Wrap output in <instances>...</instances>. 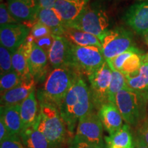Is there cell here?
<instances>
[{
  "instance_id": "ee69618b",
  "label": "cell",
  "mask_w": 148,
  "mask_h": 148,
  "mask_svg": "<svg viewBox=\"0 0 148 148\" xmlns=\"http://www.w3.org/2000/svg\"><path fill=\"white\" fill-rule=\"evenodd\" d=\"M139 1H148V0H139Z\"/></svg>"
},
{
  "instance_id": "7c38bea8",
  "label": "cell",
  "mask_w": 148,
  "mask_h": 148,
  "mask_svg": "<svg viewBox=\"0 0 148 148\" xmlns=\"http://www.w3.org/2000/svg\"><path fill=\"white\" fill-rule=\"evenodd\" d=\"M30 34V29L23 23L9 24L0 27L1 45L14 52Z\"/></svg>"
},
{
  "instance_id": "bcb514c9",
  "label": "cell",
  "mask_w": 148,
  "mask_h": 148,
  "mask_svg": "<svg viewBox=\"0 0 148 148\" xmlns=\"http://www.w3.org/2000/svg\"><path fill=\"white\" fill-rule=\"evenodd\" d=\"M57 148H62V147H57Z\"/></svg>"
},
{
  "instance_id": "4316f807",
  "label": "cell",
  "mask_w": 148,
  "mask_h": 148,
  "mask_svg": "<svg viewBox=\"0 0 148 148\" xmlns=\"http://www.w3.org/2000/svg\"><path fill=\"white\" fill-rule=\"evenodd\" d=\"M127 86L126 78L124 74L112 70V76L108 91V102L115 104V99L117 93Z\"/></svg>"
},
{
  "instance_id": "e0dca14e",
  "label": "cell",
  "mask_w": 148,
  "mask_h": 148,
  "mask_svg": "<svg viewBox=\"0 0 148 148\" xmlns=\"http://www.w3.org/2000/svg\"><path fill=\"white\" fill-rule=\"evenodd\" d=\"M105 130L112 134L123 127V119L114 103L108 102L97 111Z\"/></svg>"
},
{
  "instance_id": "277c9868",
  "label": "cell",
  "mask_w": 148,
  "mask_h": 148,
  "mask_svg": "<svg viewBox=\"0 0 148 148\" xmlns=\"http://www.w3.org/2000/svg\"><path fill=\"white\" fill-rule=\"evenodd\" d=\"M115 105L125 123L130 126H138L147 118V102L145 92L127 86L117 93Z\"/></svg>"
},
{
  "instance_id": "8992f818",
  "label": "cell",
  "mask_w": 148,
  "mask_h": 148,
  "mask_svg": "<svg viewBox=\"0 0 148 148\" xmlns=\"http://www.w3.org/2000/svg\"><path fill=\"white\" fill-rule=\"evenodd\" d=\"M101 49L95 46L82 47L72 44L71 66L78 73L89 77L106 62Z\"/></svg>"
},
{
  "instance_id": "44dd1931",
  "label": "cell",
  "mask_w": 148,
  "mask_h": 148,
  "mask_svg": "<svg viewBox=\"0 0 148 148\" xmlns=\"http://www.w3.org/2000/svg\"><path fill=\"white\" fill-rule=\"evenodd\" d=\"M0 119L3 120L11 135L19 136L23 131L20 104L1 106Z\"/></svg>"
},
{
  "instance_id": "603a6c76",
  "label": "cell",
  "mask_w": 148,
  "mask_h": 148,
  "mask_svg": "<svg viewBox=\"0 0 148 148\" xmlns=\"http://www.w3.org/2000/svg\"><path fill=\"white\" fill-rule=\"evenodd\" d=\"M63 36L73 45L82 47L95 46L101 48V42L97 36L79 29L66 27Z\"/></svg>"
},
{
  "instance_id": "1f68e13d",
  "label": "cell",
  "mask_w": 148,
  "mask_h": 148,
  "mask_svg": "<svg viewBox=\"0 0 148 148\" xmlns=\"http://www.w3.org/2000/svg\"><path fill=\"white\" fill-rule=\"evenodd\" d=\"M0 148H25L18 135H12L10 137L1 141Z\"/></svg>"
},
{
  "instance_id": "d6986e66",
  "label": "cell",
  "mask_w": 148,
  "mask_h": 148,
  "mask_svg": "<svg viewBox=\"0 0 148 148\" xmlns=\"http://www.w3.org/2000/svg\"><path fill=\"white\" fill-rule=\"evenodd\" d=\"M88 2L86 1H71L69 0H56L53 6L56 12L67 26L76 18Z\"/></svg>"
},
{
  "instance_id": "f6af8a7d",
  "label": "cell",
  "mask_w": 148,
  "mask_h": 148,
  "mask_svg": "<svg viewBox=\"0 0 148 148\" xmlns=\"http://www.w3.org/2000/svg\"><path fill=\"white\" fill-rule=\"evenodd\" d=\"M11 1V0H8V1Z\"/></svg>"
},
{
  "instance_id": "d590c367",
  "label": "cell",
  "mask_w": 148,
  "mask_h": 148,
  "mask_svg": "<svg viewBox=\"0 0 148 148\" xmlns=\"http://www.w3.org/2000/svg\"><path fill=\"white\" fill-rule=\"evenodd\" d=\"M10 136H12V135L10 134L8 130L7 129L4 122L3 121L2 119H0V142L3 141V140L10 137Z\"/></svg>"
},
{
  "instance_id": "9a60e30c",
  "label": "cell",
  "mask_w": 148,
  "mask_h": 148,
  "mask_svg": "<svg viewBox=\"0 0 148 148\" xmlns=\"http://www.w3.org/2000/svg\"><path fill=\"white\" fill-rule=\"evenodd\" d=\"M49 62L47 53L34 40L29 51L28 65L29 72L36 83L45 81L47 77Z\"/></svg>"
},
{
  "instance_id": "7402d4cb",
  "label": "cell",
  "mask_w": 148,
  "mask_h": 148,
  "mask_svg": "<svg viewBox=\"0 0 148 148\" xmlns=\"http://www.w3.org/2000/svg\"><path fill=\"white\" fill-rule=\"evenodd\" d=\"M38 21L51 29L55 36H63L66 25L53 8H42L40 7Z\"/></svg>"
},
{
  "instance_id": "74e56055",
  "label": "cell",
  "mask_w": 148,
  "mask_h": 148,
  "mask_svg": "<svg viewBox=\"0 0 148 148\" xmlns=\"http://www.w3.org/2000/svg\"><path fill=\"white\" fill-rule=\"evenodd\" d=\"M40 8H53L56 0H38Z\"/></svg>"
},
{
  "instance_id": "484cf974",
  "label": "cell",
  "mask_w": 148,
  "mask_h": 148,
  "mask_svg": "<svg viewBox=\"0 0 148 148\" xmlns=\"http://www.w3.org/2000/svg\"><path fill=\"white\" fill-rule=\"evenodd\" d=\"M127 87L140 92L148 89V63L143 62L134 73L125 75Z\"/></svg>"
},
{
  "instance_id": "ba28073f",
  "label": "cell",
  "mask_w": 148,
  "mask_h": 148,
  "mask_svg": "<svg viewBox=\"0 0 148 148\" xmlns=\"http://www.w3.org/2000/svg\"><path fill=\"white\" fill-rule=\"evenodd\" d=\"M103 126L95 109L80 118L74 136L100 148H107L103 137Z\"/></svg>"
},
{
  "instance_id": "836d02e7",
  "label": "cell",
  "mask_w": 148,
  "mask_h": 148,
  "mask_svg": "<svg viewBox=\"0 0 148 148\" xmlns=\"http://www.w3.org/2000/svg\"><path fill=\"white\" fill-rule=\"evenodd\" d=\"M53 34L34 39V42L47 53L49 52V49H50L51 45L53 44Z\"/></svg>"
},
{
  "instance_id": "7bdbcfd3",
  "label": "cell",
  "mask_w": 148,
  "mask_h": 148,
  "mask_svg": "<svg viewBox=\"0 0 148 148\" xmlns=\"http://www.w3.org/2000/svg\"><path fill=\"white\" fill-rule=\"evenodd\" d=\"M107 148H117V147H108Z\"/></svg>"
},
{
  "instance_id": "4dcf8cb0",
  "label": "cell",
  "mask_w": 148,
  "mask_h": 148,
  "mask_svg": "<svg viewBox=\"0 0 148 148\" xmlns=\"http://www.w3.org/2000/svg\"><path fill=\"white\" fill-rule=\"evenodd\" d=\"M30 34L34 39H37L53 34L49 27L38 21L30 28Z\"/></svg>"
},
{
  "instance_id": "8d00e7d4",
  "label": "cell",
  "mask_w": 148,
  "mask_h": 148,
  "mask_svg": "<svg viewBox=\"0 0 148 148\" xmlns=\"http://www.w3.org/2000/svg\"><path fill=\"white\" fill-rule=\"evenodd\" d=\"M134 148H148V145L137 133L134 138Z\"/></svg>"
},
{
  "instance_id": "83f0119b",
  "label": "cell",
  "mask_w": 148,
  "mask_h": 148,
  "mask_svg": "<svg viewBox=\"0 0 148 148\" xmlns=\"http://www.w3.org/2000/svg\"><path fill=\"white\" fill-rule=\"evenodd\" d=\"M25 79L15 71H12L1 75L0 78V90L1 95L10 90L21 83Z\"/></svg>"
},
{
  "instance_id": "60d3db41",
  "label": "cell",
  "mask_w": 148,
  "mask_h": 148,
  "mask_svg": "<svg viewBox=\"0 0 148 148\" xmlns=\"http://www.w3.org/2000/svg\"><path fill=\"white\" fill-rule=\"evenodd\" d=\"M145 97L146 99H147V108H148V89L145 91Z\"/></svg>"
},
{
  "instance_id": "ffe728a7",
  "label": "cell",
  "mask_w": 148,
  "mask_h": 148,
  "mask_svg": "<svg viewBox=\"0 0 148 148\" xmlns=\"http://www.w3.org/2000/svg\"><path fill=\"white\" fill-rule=\"evenodd\" d=\"M39 103L34 90L20 104L23 130L35 125L39 114Z\"/></svg>"
},
{
  "instance_id": "7a4b0ae2",
  "label": "cell",
  "mask_w": 148,
  "mask_h": 148,
  "mask_svg": "<svg viewBox=\"0 0 148 148\" xmlns=\"http://www.w3.org/2000/svg\"><path fill=\"white\" fill-rule=\"evenodd\" d=\"M80 75L71 66L53 69L47 74L41 87L37 90L38 103H48L58 108L67 92Z\"/></svg>"
},
{
  "instance_id": "f546056e",
  "label": "cell",
  "mask_w": 148,
  "mask_h": 148,
  "mask_svg": "<svg viewBox=\"0 0 148 148\" xmlns=\"http://www.w3.org/2000/svg\"><path fill=\"white\" fill-rule=\"evenodd\" d=\"M19 23L9 11L8 7L5 3H1L0 5V27L9 24Z\"/></svg>"
},
{
  "instance_id": "d6a6232c",
  "label": "cell",
  "mask_w": 148,
  "mask_h": 148,
  "mask_svg": "<svg viewBox=\"0 0 148 148\" xmlns=\"http://www.w3.org/2000/svg\"><path fill=\"white\" fill-rule=\"evenodd\" d=\"M68 148H100L74 136L68 142Z\"/></svg>"
},
{
  "instance_id": "2e32d148",
  "label": "cell",
  "mask_w": 148,
  "mask_h": 148,
  "mask_svg": "<svg viewBox=\"0 0 148 148\" xmlns=\"http://www.w3.org/2000/svg\"><path fill=\"white\" fill-rule=\"evenodd\" d=\"M36 82L32 75L25 77L18 86L1 95V106L21 104L35 90Z\"/></svg>"
},
{
  "instance_id": "8fae6325",
  "label": "cell",
  "mask_w": 148,
  "mask_h": 148,
  "mask_svg": "<svg viewBox=\"0 0 148 148\" xmlns=\"http://www.w3.org/2000/svg\"><path fill=\"white\" fill-rule=\"evenodd\" d=\"M143 54L137 47H134L106 62L111 69L126 75L139 69L143 63Z\"/></svg>"
},
{
  "instance_id": "f35d334b",
  "label": "cell",
  "mask_w": 148,
  "mask_h": 148,
  "mask_svg": "<svg viewBox=\"0 0 148 148\" xmlns=\"http://www.w3.org/2000/svg\"><path fill=\"white\" fill-rule=\"evenodd\" d=\"M143 62H147L148 63V52L147 53H145L143 56Z\"/></svg>"
},
{
  "instance_id": "4fadbf2b",
  "label": "cell",
  "mask_w": 148,
  "mask_h": 148,
  "mask_svg": "<svg viewBox=\"0 0 148 148\" xmlns=\"http://www.w3.org/2000/svg\"><path fill=\"white\" fill-rule=\"evenodd\" d=\"M123 20L138 34H145L148 32V1H139L131 5L125 12Z\"/></svg>"
},
{
  "instance_id": "5bb4252c",
  "label": "cell",
  "mask_w": 148,
  "mask_h": 148,
  "mask_svg": "<svg viewBox=\"0 0 148 148\" xmlns=\"http://www.w3.org/2000/svg\"><path fill=\"white\" fill-rule=\"evenodd\" d=\"M71 47L72 44L65 37L53 35V44L47 53L49 64L53 69L71 66Z\"/></svg>"
},
{
  "instance_id": "3957f363",
  "label": "cell",
  "mask_w": 148,
  "mask_h": 148,
  "mask_svg": "<svg viewBox=\"0 0 148 148\" xmlns=\"http://www.w3.org/2000/svg\"><path fill=\"white\" fill-rule=\"evenodd\" d=\"M36 125L49 144V148L62 147L69 141V133L58 108L48 103H39Z\"/></svg>"
},
{
  "instance_id": "cb8c5ba5",
  "label": "cell",
  "mask_w": 148,
  "mask_h": 148,
  "mask_svg": "<svg viewBox=\"0 0 148 148\" xmlns=\"http://www.w3.org/2000/svg\"><path fill=\"white\" fill-rule=\"evenodd\" d=\"M106 147L134 148V138L130 125L125 123L119 130L104 138Z\"/></svg>"
},
{
  "instance_id": "f1b7e54d",
  "label": "cell",
  "mask_w": 148,
  "mask_h": 148,
  "mask_svg": "<svg viewBox=\"0 0 148 148\" xmlns=\"http://www.w3.org/2000/svg\"><path fill=\"white\" fill-rule=\"evenodd\" d=\"M12 52L0 45V74L1 75L13 71L12 66Z\"/></svg>"
},
{
  "instance_id": "9c48e42d",
  "label": "cell",
  "mask_w": 148,
  "mask_h": 148,
  "mask_svg": "<svg viewBox=\"0 0 148 148\" xmlns=\"http://www.w3.org/2000/svg\"><path fill=\"white\" fill-rule=\"evenodd\" d=\"M111 76L112 69L106 61L99 69L88 77L92 104L96 110L98 111L103 105L108 102Z\"/></svg>"
},
{
  "instance_id": "d4e9b609",
  "label": "cell",
  "mask_w": 148,
  "mask_h": 148,
  "mask_svg": "<svg viewBox=\"0 0 148 148\" xmlns=\"http://www.w3.org/2000/svg\"><path fill=\"white\" fill-rule=\"evenodd\" d=\"M19 137L25 148H49V142L38 129L36 123L32 127L22 131Z\"/></svg>"
},
{
  "instance_id": "ab89813d",
  "label": "cell",
  "mask_w": 148,
  "mask_h": 148,
  "mask_svg": "<svg viewBox=\"0 0 148 148\" xmlns=\"http://www.w3.org/2000/svg\"><path fill=\"white\" fill-rule=\"evenodd\" d=\"M143 38H144V40H145V42H146V44L148 45V32H147L145 34L143 35Z\"/></svg>"
},
{
  "instance_id": "ac0fdd59",
  "label": "cell",
  "mask_w": 148,
  "mask_h": 148,
  "mask_svg": "<svg viewBox=\"0 0 148 148\" xmlns=\"http://www.w3.org/2000/svg\"><path fill=\"white\" fill-rule=\"evenodd\" d=\"M34 40V38L29 34L25 41L12 53V66L14 71L24 78L31 75L29 69L28 58Z\"/></svg>"
},
{
  "instance_id": "6da1fadb",
  "label": "cell",
  "mask_w": 148,
  "mask_h": 148,
  "mask_svg": "<svg viewBox=\"0 0 148 148\" xmlns=\"http://www.w3.org/2000/svg\"><path fill=\"white\" fill-rule=\"evenodd\" d=\"M95 109L90 95V88L82 75L77 79L67 92L58 110L67 128L69 138L74 136L80 118Z\"/></svg>"
},
{
  "instance_id": "30bf717a",
  "label": "cell",
  "mask_w": 148,
  "mask_h": 148,
  "mask_svg": "<svg viewBox=\"0 0 148 148\" xmlns=\"http://www.w3.org/2000/svg\"><path fill=\"white\" fill-rule=\"evenodd\" d=\"M8 7L11 14L29 29L38 21V0H11L8 1Z\"/></svg>"
},
{
  "instance_id": "52a82bcc",
  "label": "cell",
  "mask_w": 148,
  "mask_h": 148,
  "mask_svg": "<svg viewBox=\"0 0 148 148\" xmlns=\"http://www.w3.org/2000/svg\"><path fill=\"white\" fill-rule=\"evenodd\" d=\"M101 42V51L106 60L135 47L132 32L122 27L108 30Z\"/></svg>"
},
{
  "instance_id": "5b68a950",
  "label": "cell",
  "mask_w": 148,
  "mask_h": 148,
  "mask_svg": "<svg viewBox=\"0 0 148 148\" xmlns=\"http://www.w3.org/2000/svg\"><path fill=\"white\" fill-rule=\"evenodd\" d=\"M108 16L104 10L86 5L79 16L66 27L90 33L101 41L108 32Z\"/></svg>"
},
{
  "instance_id": "b9f144b4",
  "label": "cell",
  "mask_w": 148,
  "mask_h": 148,
  "mask_svg": "<svg viewBox=\"0 0 148 148\" xmlns=\"http://www.w3.org/2000/svg\"><path fill=\"white\" fill-rule=\"evenodd\" d=\"M69 1H86V2H88L89 0H69Z\"/></svg>"
},
{
  "instance_id": "e575fe53",
  "label": "cell",
  "mask_w": 148,
  "mask_h": 148,
  "mask_svg": "<svg viewBox=\"0 0 148 148\" xmlns=\"http://www.w3.org/2000/svg\"><path fill=\"white\" fill-rule=\"evenodd\" d=\"M136 133L141 136V138L145 140L148 145V117L144 120L138 126Z\"/></svg>"
}]
</instances>
